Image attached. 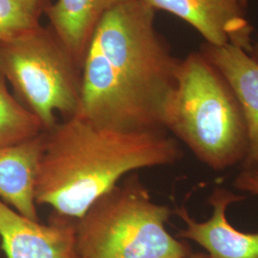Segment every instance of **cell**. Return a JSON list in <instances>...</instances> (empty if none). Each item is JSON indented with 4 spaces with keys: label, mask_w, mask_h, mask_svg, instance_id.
<instances>
[{
    "label": "cell",
    "mask_w": 258,
    "mask_h": 258,
    "mask_svg": "<svg viewBox=\"0 0 258 258\" xmlns=\"http://www.w3.org/2000/svg\"><path fill=\"white\" fill-rule=\"evenodd\" d=\"M154 19V10L130 0L101 19L83 58L79 116L102 128L167 132L182 59Z\"/></svg>",
    "instance_id": "obj_1"
},
{
    "label": "cell",
    "mask_w": 258,
    "mask_h": 258,
    "mask_svg": "<svg viewBox=\"0 0 258 258\" xmlns=\"http://www.w3.org/2000/svg\"><path fill=\"white\" fill-rule=\"evenodd\" d=\"M36 186L37 205L77 220L98 198L134 171L168 166L183 151L167 132H122L77 115L45 130Z\"/></svg>",
    "instance_id": "obj_2"
},
{
    "label": "cell",
    "mask_w": 258,
    "mask_h": 258,
    "mask_svg": "<svg viewBox=\"0 0 258 258\" xmlns=\"http://www.w3.org/2000/svg\"><path fill=\"white\" fill-rule=\"evenodd\" d=\"M166 131L213 170L242 165L246 159L249 136L239 102L201 52L181 60Z\"/></svg>",
    "instance_id": "obj_3"
},
{
    "label": "cell",
    "mask_w": 258,
    "mask_h": 258,
    "mask_svg": "<svg viewBox=\"0 0 258 258\" xmlns=\"http://www.w3.org/2000/svg\"><path fill=\"white\" fill-rule=\"evenodd\" d=\"M172 212L130 173L76 220L78 257H188L190 246L166 230Z\"/></svg>",
    "instance_id": "obj_4"
},
{
    "label": "cell",
    "mask_w": 258,
    "mask_h": 258,
    "mask_svg": "<svg viewBox=\"0 0 258 258\" xmlns=\"http://www.w3.org/2000/svg\"><path fill=\"white\" fill-rule=\"evenodd\" d=\"M0 73L44 130L79 114L83 65L50 26L0 41Z\"/></svg>",
    "instance_id": "obj_5"
},
{
    "label": "cell",
    "mask_w": 258,
    "mask_h": 258,
    "mask_svg": "<svg viewBox=\"0 0 258 258\" xmlns=\"http://www.w3.org/2000/svg\"><path fill=\"white\" fill-rule=\"evenodd\" d=\"M0 242L7 258H79L76 220L54 212L32 220L1 200Z\"/></svg>",
    "instance_id": "obj_6"
},
{
    "label": "cell",
    "mask_w": 258,
    "mask_h": 258,
    "mask_svg": "<svg viewBox=\"0 0 258 258\" xmlns=\"http://www.w3.org/2000/svg\"><path fill=\"white\" fill-rule=\"evenodd\" d=\"M189 24L212 46L232 44L249 53L253 28L240 0H141Z\"/></svg>",
    "instance_id": "obj_7"
},
{
    "label": "cell",
    "mask_w": 258,
    "mask_h": 258,
    "mask_svg": "<svg viewBox=\"0 0 258 258\" xmlns=\"http://www.w3.org/2000/svg\"><path fill=\"white\" fill-rule=\"evenodd\" d=\"M245 196L217 186L210 195L212 216L196 221L184 207L173 212L184 222L177 233L180 239L190 240L206 249L210 258H258V232H243L231 225L227 211L231 204L243 201Z\"/></svg>",
    "instance_id": "obj_8"
},
{
    "label": "cell",
    "mask_w": 258,
    "mask_h": 258,
    "mask_svg": "<svg viewBox=\"0 0 258 258\" xmlns=\"http://www.w3.org/2000/svg\"><path fill=\"white\" fill-rule=\"evenodd\" d=\"M45 130L32 138L0 147V200L38 221L36 186L45 147Z\"/></svg>",
    "instance_id": "obj_9"
},
{
    "label": "cell",
    "mask_w": 258,
    "mask_h": 258,
    "mask_svg": "<svg viewBox=\"0 0 258 258\" xmlns=\"http://www.w3.org/2000/svg\"><path fill=\"white\" fill-rule=\"evenodd\" d=\"M231 86L248 127L249 147L243 167L258 166V62L242 48L203 44L200 51Z\"/></svg>",
    "instance_id": "obj_10"
},
{
    "label": "cell",
    "mask_w": 258,
    "mask_h": 258,
    "mask_svg": "<svg viewBox=\"0 0 258 258\" xmlns=\"http://www.w3.org/2000/svg\"><path fill=\"white\" fill-rule=\"evenodd\" d=\"M130 0H56L47 10L50 27L83 65L86 49L101 19Z\"/></svg>",
    "instance_id": "obj_11"
},
{
    "label": "cell",
    "mask_w": 258,
    "mask_h": 258,
    "mask_svg": "<svg viewBox=\"0 0 258 258\" xmlns=\"http://www.w3.org/2000/svg\"><path fill=\"white\" fill-rule=\"evenodd\" d=\"M43 130L37 117L11 94L0 73V147L32 138Z\"/></svg>",
    "instance_id": "obj_12"
},
{
    "label": "cell",
    "mask_w": 258,
    "mask_h": 258,
    "mask_svg": "<svg viewBox=\"0 0 258 258\" xmlns=\"http://www.w3.org/2000/svg\"><path fill=\"white\" fill-rule=\"evenodd\" d=\"M40 24L19 0H0V41Z\"/></svg>",
    "instance_id": "obj_13"
},
{
    "label": "cell",
    "mask_w": 258,
    "mask_h": 258,
    "mask_svg": "<svg viewBox=\"0 0 258 258\" xmlns=\"http://www.w3.org/2000/svg\"><path fill=\"white\" fill-rule=\"evenodd\" d=\"M233 185L241 191L258 195V166L243 167L235 177Z\"/></svg>",
    "instance_id": "obj_14"
},
{
    "label": "cell",
    "mask_w": 258,
    "mask_h": 258,
    "mask_svg": "<svg viewBox=\"0 0 258 258\" xmlns=\"http://www.w3.org/2000/svg\"><path fill=\"white\" fill-rule=\"evenodd\" d=\"M28 11L35 16L37 19H41L42 16H45L47 10L53 3V0H19Z\"/></svg>",
    "instance_id": "obj_15"
},
{
    "label": "cell",
    "mask_w": 258,
    "mask_h": 258,
    "mask_svg": "<svg viewBox=\"0 0 258 258\" xmlns=\"http://www.w3.org/2000/svg\"><path fill=\"white\" fill-rule=\"evenodd\" d=\"M249 54L254 60H256L258 62V39L255 42H252L251 49H250Z\"/></svg>",
    "instance_id": "obj_16"
},
{
    "label": "cell",
    "mask_w": 258,
    "mask_h": 258,
    "mask_svg": "<svg viewBox=\"0 0 258 258\" xmlns=\"http://www.w3.org/2000/svg\"><path fill=\"white\" fill-rule=\"evenodd\" d=\"M186 258H210L207 253H192L190 256Z\"/></svg>",
    "instance_id": "obj_17"
},
{
    "label": "cell",
    "mask_w": 258,
    "mask_h": 258,
    "mask_svg": "<svg viewBox=\"0 0 258 258\" xmlns=\"http://www.w3.org/2000/svg\"><path fill=\"white\" fill-rule=\"evenodd\" d=\"M240 1H241L242 5H243L245 8H247V6H248V3H249V0H240Z\"/></svg>",
    "instance_id": "obj_18"
},
{
    "label": "cell",
    "mask_w": 258,
    "mask_h": 258,
    "mask_svg": "<svg viewBox=\"0 0 258 258\" xmlns=\"http://www.w3.org/2000/svg\"><path fill=\"white\" fill-rule=\"evenodd\" d=\"M0 249H1V242H0Z\"/></svg>",
    "instance_id": "obj_19"
}]
</instances>
